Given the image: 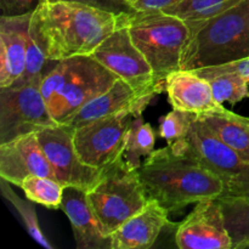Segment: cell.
<instances>
[{
    "label": "cell",
    "instance_id": "cell-21",
    "mask_svg": "<svg viewBox=\"0 0 249 249\" xmlns=\"http://www.w3.org/2000/svg\"><path fill=\"white\" fill-rule=\"evenodd\" d=\"M156 133L151 124L145 123L141 116L135 117L131 122L126 138L123 158L126 165L133 170H139L142 165L141 158H147L155 151Z\"/></svg>",
    "mask_w": 249,
    "mask_h": 249
},
{
    "label": "cell",
    "instance_id": "cell-19",
    "mask_svg": "<svg viewBox=\"0 0 249 249\" xmlns=\"http://www.w3.org/2000/svg\"><path fill=\"white\" fill-rule=\"evenodd\" d=\"M216 139L232 148L245 162L249 163V118L240 116L221 105L218 108L198 114Z\"/></svg>",
    "mask_w": 249,
    "mask_h": 249
},
{
    "label": "cell",
    "instance_id": "cell-23",
    "mask_svg": "<svg viewBox=\"0 0 249 249\" xmlns=\"http://www.w3.org/2000/svg\"><path fill=\"white\" fill-rule=\"evenodd\" d=\"M242 0H182L178 5L163 10L185 22L203 21L231 9Z\"/></svg>",
    "mask_w": 249,
    "mask_h": 249
},
{
    "label": "cell",
    "instance_id": "cell-28",
    "mask_svg": "<svg viewBox=\"0 0 249 249\" xmlns=\"http://www.w3.org/2000/svg\"><path fill=\"white\" fill-rule=\"evenodd\" d=\"M41 0H0L1 16H18L34 11Z\"/></svg>",
    "mask_w": 249,
    "mask_h": 249
},
{
    "label": "cell",
    "instance_id": "cell-26",
    "mask_svg": "<svg viewBox=\"0 0 249 249\" xmlns=\"http://www.w3.org/2000/svg\"><path fill=\"white\" fill-rule=\"evenodd\" d=\"M197 119V114L192 112L173 108L167 116L160 119L158 134L164 139L168 145L182 140L190 131L192 123Z\"/></svg>",
    "mask_w": 249,
    "mask_h": 249
},
{
    "label": "cell",
    "instance_id": "cell-31",
    "mask_svg": "<svg viewBox=\"0 0 249 249\" xmlns=\"http://www.w3.org/2000/svg\"><path fill=\"white\" fill-rule=\"evenodd\" d=\"M242 249H249V242H248V243H247V245H246V246H245V247H243Z\"/></svg>",
    "mask_w": 249,
    "mask_h": 249
},
{
    "label": "cell",
    "instance_id": "cell-9",
    "mask_svg": "<svg viewBox=\"0 0 249 249\" xmlns=\"http://www.w3.org/2000/svg\"><path fill=\"white\" fill-rule=\"evenodd\" d=\"M40 82L0 88V143L56 124L40 90Z\"/></svg>",
    "mask_w": 249,
    "mask_h": 249
},
{
    "label": "cell",
    "instance_id": "cell-7",
    "mask_svg": "<svg viewBox=\"0 0 249 249\" xmlns=\"http://www.w3.org/2000/svg\"><path fill=\"white\" fill-rule=\"evenodd\" d=\"M172 146L196 157L221 180V197H249V163L216 139L198 118L192 123L187 135Z\"/></svg>",
    "mask_w": 249,
    "mask_h": 249
},
{
    "label": "cell",
    "instance_id": "cell-11",
    "mask_svg": "<svg viewBox=\"0 0 249 249\" xmlns=\"http://www.w3.org/2000/svg\"><path fill=\"white\" fill-rule=\"evenodd\" d=\"M74 128L53 124L36 133L41 150L50 162L56 180L63 186L91 190L101 179L104 169L89 167L80 160L73 142Z\"/></svg>",
    "mask_w": 249,
    "mask_h": 249
},
{
    "label": "cell",
    "instance_id": "cell-17",
    "mask_svg": "<svg viewBox=\"0 0 249 249\" xmlns=\"http://www.w3.org/2000/svg\"><path fill=\"white\" fill-rule=\"evenodd\" d=\"M168 101L174 109L198 114L218 108L209 80L199 77L194 71L178 70L170 73L164 82Z\"/></svg>",
    "mask_w": 249,
    "mask_h": 249
},
{
    "label": "cell",
    "instance_id": "cell-6",
    "mask_svg": "<svg viewBox=\"0 0 249 249\" xmlns=\"http://www.w3.org/2000/svg\"><path fill=\"white\" fill-rule=\"evenodd\" d=\"M88 198L108 236L150 201L139 170L130 169L123 157L104 168L101 179L88 191Z\"/></svg>",
    "mask_w": 249,
    "mask_h": 249
},
{
    "label": "cell",
    "instance_id": "cell-1",
    "mask_svg": "<svg viewBox=\"0 0 249 249\" xmlns=\"http://www.w3.org/2000/svg\"><path fill=\"white\" fill-rule=\"evenodd\" d=\"M119 15L79 2H41L32 12L40 45L49 61L92 51L117 28Z\"/></svg>",
    "mask_w": 249,
    "mask_h": 249
},
{
    "label": "cell",
    "instance_id": "cell-13",
    "mask_svg": "<svg viewBox=\"0 0 249 249\" xmlns=\"http://www.w3.org/2000/svg\"><path fill=\"white\" fill-rule=\"evenodd\" d=\"M31 175L56 179L36 133L0 143V178L21 187L24 179Z\"/></svg>",
    "mask_w": 249,
    "mask_h": 249
},
{
    "label": "cell",
    "instance_id": "cell-15",
    "mask_svg": "<svg viewBox=\"0 0 249 249\" xmlns=\"http://www.w3.org/2000/svg\"><path fill=\"white\" fill-rule=\"evenodd\" d=\"M32 12L0 17V88L16 83L26 70Z\"/></svg>",
    "mask_w": 249,
    "mask_h": 249
},
{
    "label": "cell",
    "instance_id": "cell-8",
    "mask_svg": "<svg viewBox=\"0 0 249 249\" xmlns=\"http://www.w3.org/2000/svg\"><path fill=\"white\" fill-rule=\"evenodd\" d=\"M91 57L130 85L143 99L153 100L164 90L145 56L133 43L128 27L119 19L117 28L92 51Z\"/></svg>",
    "mask_w": 249,
    "mask_h": 249
},
{
    "label": "cell",
    "instance_id": "cell-25",
    "mask_svg": "<svg viewBox=\"0 0 249 249\" xmlns=\"http://www.w3.org/2000/svg\"><path fill=\"white\" fill-rule=\"evenodd\" d=\"M211 83L214 99L218 104L230 102L231 105L238 104L249 97V83L245 77L236 73L216 75L208 79Z\"/></svg>",
    "mask_w": 249,
    "mask_h": 249
},
{
    "label": "cell",
    "instance_id": "cell-5",
    "mask_svg": "<svg viewBox=\"0 0 249 249\" xmlns=\"http://www.w3.org/2000/svg\"><path fill=\"white\" fill-rule=\"evenodd\" d=\"M136 48L152 67L158 83L164 85L170 73L180 70L182 50L189 36L184 19L164 11H131L119 15Z\"/></svg>",
    "mask_w": 249,
    "mask_h": 249
},
{
    "label": "cell",
    "instance_id": "cell-24",
    "mask_svg": "<svg viewBox=\"0 0 249 249\" xmlns=\"http://www.w3.org/2000/svg\"><path fill=\"white\" fill-rule=\"evenodd\" d=\"M10 182H7L6 180L1 179L0 181V189H1L2 196L15 207L18 214L21 215L22 220H23L24 226H26V230L29 235L33 237V240L36 241L38 245L43 246L46 249H53V245L48 241V238L44 236L43 231H41L40 225H39L38 216H36V208H34V202L32 201H24L23 198L18 196V195L15 194L14 190L10 187Z\"/></svg>",
    "mask_w": 249,
    "mask_h": 249
},
{
    "label": "cell",
    "instance_id": "cell-29",
    "mask_svg": "<svg viewBox=\"0 0 249 249\" xmlns=\"http://www.w3.org/2000/svg\"><path fill=\"white\" fill-rule=\"evenodd\" d=\"M182 0H136L131 4L135 11H163L178 5Z\"/></svg>",
    "mask_w": 249,
    "mask_h": 249
},
{
    "label": "cell",
    "instance_id": "cell-18",
    "mask_svg": "<svg viewBox=\"0 0 249 249\" xmlns=\"http://www.w3.org/2000/svg\"><path fill=\"white\" fill-rule=\"evenodd\" d=\"M151 101L139 96L130 85L118 78L107 91L90 100L66 124L77 128L124 109H133L138 116H141Z\"/></svg>",
    "mask_w": 249,
    "mask_h": 249
},
{
    "label": "cell",
    "instance_id": "cell-14",
    "mask_svg": "<svg viewBox=\"0 0 249 249\" xmlns=\"http://www.w3.org/2000/svg\"><path fill=\"white\" fill-rule=\"evenodd\" d=\"M60 209L71 221L78 249H112L111 236L104 232L87 190L66 186Z\"/></svg>",
    "mask_w": 249,
    "mask_h": 249
},
{
    "label": "cell",
    "instance_id": "cell-12",
    "mask_svg": "<svg viewBox=\"0 0 249 249\" xmlns=\"http://www.w3.org/2000/svg\"><path fill=\"white\" fill-rule=\"evenodd\" d=\"M175 245L180 249H232L219 202L214 198L196 203L177 226Z\"/></svg>",
    "mask_w": 249,
    "mask_h": 249
},
{
    "label": "cell",
    "instance_id": "cell-27",
    "mask_svg": "<svg viewBox=\"0 0 249 249\" xmlns=\"http://www.w3.org/2000/svg\"><path fill=\"white\" fill-rule=\"evenodd\" d=\"M56 1L79 2V4L89 5V6L105 10V11L113 12V14L116 15L128 14V12L134 11L133 7H131L125 0H41V2H56Z\"/></svg>",
    "mask_w": 249,
    "mask_h": 249
},
{
    "label": "cell",
    "instance_id": "cell-22",
    "mask_svg": "<svg viewBox=\"0 0 249 249\" xmlns=\"http://www.w3.org/2000/svg\"><path fill=\"white\" fill-rule=\"evenodd\" d=\"M21 189L23 190L26 198L34 203L50 209L61 208L65 186L53 178L31 175L24 179Z\"/></svg>",
    "mask_w": 249,
    "mask_h": 249
},
{
    "label": "cell",
    "instance_id": "cell-30",
    "mask_svg": "<svg viewBox=\"0 0 249 249\" xmlns=\"http://www.w3.org/2000/svg\"><path fill=\"white\" fill-rule=\"evenodd\" d=\"M125 1H126V2H128V4H129V5H130V6H131V4H133V2H134V1H136V0H125Z\"/></svg>",
    "mask_w": 249,
    "mask_h": 249
},
{
    "label": "cell",
    "instance_id": "cell-16",
    "mask_svg": "<svg viewBox=\"0 0 249 249\" xmlns=\"http://www.w3.org/2000/svg\"><path fill=\"white\" fill-rule=\"evenodd\" d=\"M168 225H174L169 220V212L158 201L150 199L142 211L112 233V249L151 248Z\"/></svg>",
    "mask_w": 249,
    "mask_h": 249
},
{
    "label": "cell",
    "instance_id": "cell-3",
    "mask_svg": "<svg viewBox=\"0 0 249 249\" xmlns=\"http://www.w3.org/2000/svg\"><path fill=\"white\" fill-rule=\"evenodd\" d=\"M180 70L192 71L225 65L249 56V0L203 19L186 22Z\"/></svg>",
    "mask_w": 249,
    "mask_h": 249
},
{
    "label": "cell",
    "instance_id": "cell-4",
    "mask_svg": "<svg viewBox=\"0 0 249 249\" xmlns=\"http://www.w3.org/2000/svg\"><path fill=\"white\" fill-rule=\"evenodd\" d=\"M118 79L90 55L56 61L43 78L41 94L53 121L66 124L85 104L104 94Z\"/></svg>",
    "mask_w": 249,
    "mask_h": 249
},
{
    "label": "cell",
    "instance_id": "cell-10",
    "mask_svg": "<svg viewBox=\"0 0 249 249\" xmlns=\"http://www.w3.org/2000/svg\"><path fill=\"white\" fill-rule=\"evenodd\" d=\"M135 117L133 109H124L74 128L73 142L80 160L89 167L104 169L123 157Z\"/></svg>",
    "mask_w": 249,
    "mask_h": 249
},
{
    "label": "cell",
    "instance_id": "cell-20",
    "mask_svg": "<svg viewBox=\"0 0 249 249\" xmlns=\"http://www.w3.org/2000/svg\"><path fill=\"white\" fill-rule=\"evenodd\" d=\"M232 240V249H242L249 242V197L216 198Z\"/></svg>",
    "mask_w": 249,
    "mask_h": 249
},
{
    "label": "cell",
    "instance_id": "cell-2",
    "mask_svg": "<svg viewBox=\"0 0 249 249\" xmlns=\"http://www.w3.org/2000/svg\"><path fill=\"white\" fill-rule=\"evenodd\" d=\"M148 198L170 213L224 194L221 180L196 157L172 145L156 150L139 169Z\"/></svg>",
    "mask_w": 249,
    "mask_h": 249
}]
</instances>
